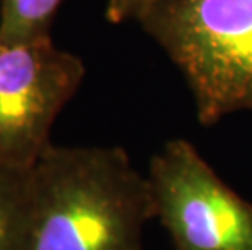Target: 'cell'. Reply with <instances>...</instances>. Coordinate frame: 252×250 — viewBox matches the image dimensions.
I'll use <instances>...</instances> for the list:
<instances>
[{
    "mask_svg": "<svg viewBox=\"0 0 252 250\" xmlns=\"http://www.w3.org/2000/svg\"><path fill=\"white\" fill-rule=\"evenodd\" d=\"M147 174L121 146H49L31 167L25 250H142Z\"/></svg>",
    "mask_w": 252,
    "mask_h": 250,
    "instance_id": "cell-1",
    "label": "cell"
},
{
    "mask_svg": "<svg viewBox=\"0 0 252 250\" xmlns=\"http://www.w3.org/2000/svg\"><path fill=\"white\" fill-rule=\"evenodd\" d=\"M135 21L179 68L202 125L252 112V0H157Z\"/></svg>",
    "mask_w": 252,
    "mask_h": 250,
    "instance_id": "cell-2",
    "label": "cell"
},
{
    "mask_svg": "<svg viewBox=\"0 0 252 250\" xmlns=\"http://www.w3.org/2000/svg\"><path fill=\"white\" fill-rule=\"evenodd\" d=\"M147 177L155 220L174 250H252V203L189 140L164 143L150 159Z\"/></svg>",
    "mask_w": 252,
    "mask_h": 250,
    "instance_id": "cell-3",
    "label": "cell"
},
{
    "mask_svg": "<svg viewBox=\"0 0 252 250\" xmlns=\"http://www.w3.org/2000/svg\"><path fill=\"white\" fill-rule=\"evenodd\" d=\"M85 73L82 58L52 38L0 42V169L26 171L39 161Z\"/></svg>",
    "mask_w": 252,
    "mask_h": 250,
    "instance_id": "cell-4",
    "label": "cell"
},
{
    "mask_svg": "<svg viewBox=\"0 0 252 250\" xmlns=\"http://www.w3.org/2000/svg\"><path fill=\"white\" fill-rule=\"evenodd\" d=\"M31 201V169H0V250H25Z\"/></svg>",
    "mask_w": 252,
    "mask_h": 250,
    "instance_id": "cell-5",
    "label": "cell"
},
{
    "mask_svg": "<svg viewBox=\"0 0 252 250\" xmlns=\"http://www.w3.org/2000/svg\"><path fill=\"white\" fill-rule=\"evenodd\" d=\"M63 0H0V42L51 38Z\"/></svg>",
    "mask_w": 252,
    "mask_h": 250,
    "instance_id": "cell-6",
    "label": "cell"
},
{
    "mask_svg": "<svg viewBox=\"0 0 252 250\" xmlns=\"http://www.w3.org/2000/svg\"><path fill=\"white\" fill-rule=\"evenodd\" d=\"M157 0H108L104 17L111 25H121L126 21H135L150 3Z\"/></svg>",
    "mask_w": 252,
    "mask_h": 250,
    "instance_id": "cell-7",
    "label": "cell"
}]
</instances>
